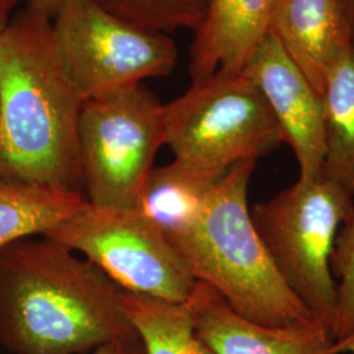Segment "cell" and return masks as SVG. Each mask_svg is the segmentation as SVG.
<instances>
[{"label": "cell", "mask_w": 354, "mask_h": 354, "mask_svg": "<svg viewBox=\"0 0 354 354\" xmlns=\"http://www.w3.org/2000/svg\"><path fill=\"white\" fill-rule=\"evenodd\" d=\"M163 108L142 83L83 102L77 133L89 203L137 206L156 152L165 145Z\"/></svg>", "instance_id": "8992f818"}, {"label": "cell", "mask_w": 354, "mask_h": 354, "mask_svg": "<svg viewBox=\"0 0 354 354\" xmlns=\"http://www.w3.org/2000/svg\"><path fill=\"white\" fill-rule=\"evenodd\" d=\"M51 28L61 64L83 102L169 75L177 64L172 38L127 23L99 0H61Z\"/></svg>", "instance_id": "52a82bcc"}, {"label": "cell", "mask_w": 354, "mask_h": 354, "mask_svg": "<svg viewBox=\"0 0 354 354\" xmlns=\"http://www.w3.org/2000/svg\"><path fill=\"white\" fill-rule=\"evenodd\" d=\"M225 174L175 158L169 165L152 168L136 207L171 238L197 218Z\"/></svg>", "instance_id": "4fadbf2b"}, {"label": "cell", "mask_w": 354, "mask_h": 354, "mask_svg": "<svg viewBox=\"0 0 354 354\" xmlns=\"http://www.w3.org/2000/svg\"><path fill=\"white\" fill-rule=\"evenodd\" d=\"M243 74L263 92L294 151L299 178L324 176V112L322 96L291 61L273 33L254 50Z\"/></svg>", "instance_id": "9c48e42d"}, {"label": "cell", "mask_w": 354, "mask_h": 354, "mask_svg": "<svg viewBox=\"0 0 354 354\" xmlns=\"http://www.w3.org/2000/svg\"><path fill=\"white\" fill-rule=\"evenodd\" d=\"M83 99L55 49L51 19L26 10L0 32V185L83 188Z\"/></svg>", "instance_id": "6da1fadb"}, {"label": "cell", "mask_w": 354, "mask_h": 354, "mask_svg": "<svg viewBox=\"0 0 354 354\" xmlns=\"http://www.w3.org/2000/svg\"><path fill=\"white\" fill-rule=\"evenodd\" d=\"M134 327L124 290L46 236L0 250V344L13 354H83Z\"/></svg>", "instance_id": "7a4b0ae2"}, {"label": "cell", "mask_w": 354, "mask_h": 354, "mask_svg": "<svg viewBox=\"0 0 354 354\" xmlns=\"http://www.w3.org/2000/svg\"><path fill=\"white\" fill-rule=\"evenodd\" d=\"M276 0H207L194 30L189 74L197 82L215 73L241 74L269 33Z\"/></svg>", "instance_id": "7c38bea8"}, {"label": "cell", "mask_w": 354, "mask_h": 354, "mask_svg": "<svg viewBox=\"0 0 354 354\" xmlns=\"http://www.w3.org/2000/svg\"><path fill=\"white\" fill-rule=\"evenodd\" d=\"M342 6H344V10L345 13L349 19V23L352 26V30H353L354 37V0H342Z\"/></svg>", "instance_id": "603a6c76"}, {"label": "cell", "mask_w": 354, "mask_h": 354, "mask_svg": "<svg viewBox=\"0 0 354 354\" xmlns=\"http://www.w3.org/2000/svg\"><path fill=\"white\" fill-rule=\"evenodd\" d=\"M256 160L228 168L188 227L168 238L198 282L241 317L283 327L317 320L279 276L248 207Z\"/></svg>", "instance_id": "3957f363"}, {"label": "cell", "mask_w": 354, "mask_h": 354, "mask_svg": "<svg viewBox=\"0 0 354 354\" xmlns=\"http://www.w3.org/2000/svg\"><path fill=\"white\" fill-rule=\"evenodd\" d=\"M324 112V176L354 200V45L335 64L322 92Z\"/></svg>", "instance_id": "5bb4252c"}, {"label": "cell", "mask_w": 354, "mask_h": 354, "mask_svg": "<svg viewBox=\"0 0 354 354\" xmlns=\"http://www.w3.org/2000/svg\"><path fill=\"white\" fill-rule=\"evenodd\" d=\"M269 32L320 96L329 71L354 45L342 0H276Z\"/></svg>", "instance_id": "8fae6325"}, {"label": "cell", "mask_w": 354, "mask_h": 354, "mask_svg": "<svg viewBox=\"0 0 354 354\" xmlns=\"http://www.w3.org/2000/svg\"><path fill=\"white\" fill-rule=\"evenodd\" d=\"M250 213L279 276L332 333L337 285L330 259L339 230L354 214L353 197L328 177L298 178Z\"/></svg>", "instance_id": "277c9868"}, {"label": "cell", "mask_w": 354, "mask_h": 354, "mask_svg": "<svg viewBox=\"0 0 354 354\" xmlns=\"http://www.w3.org/2000/svg\"><path fill=\"white\" fill-rule=\"evenodd\" d=\"M187 304L198 337L214 354H333V336L319 320L263 326L236 314L213 288L198 281Z\"/></svg>", "instance_id": "30bf717a"}, {"label": "cell", "mask_w": 354, "mask_h": 354, "mask_svg": "<svg viewBox=\"0 0 354 354\" xmlns=\"http://www.w3.org/2000/svg\"><path fill=\"white\" fill-rule=\"evenodd\" d=\"M124 306L146 354H214L198 337L188 304L124 291Z\"/></svg>", "instance_id": "2e32d148"}, {"label": "cell", "mask_w": 354, "mask_h": 354, "mask_svg": "<svg viewBox=\"0 0 354 354\" xmlns=\"http://www.w3.org/2000/svg\"><path fill=\"white\" fill-rule=\"evenodd\" d=\"M23 0H0V32H3L10 24L13 17V10Z\"/></svg>", "instance_id": "44dd1931"}, {"label": "cell", "mask_w": 354, "mask_h": 354, "mask_svg": "<svg viewBox=\"0 0 354 354\" xmlns=\"http://www.w3.org/2000/svg\"><path fill=\"white\" fill-rule=\"evenodd\" d=\"M92 354H146L145 345L136 329L104 342Z\"/></svg>", "instance_id": "d6986e66"}, {"label": "cell", "mask_w": 354, "mask_h": 354, "mask_svg": "<svg viewBox=\"0 0 354 354\" xmlns=\"http://www.w3.org/2000/svg\"><path fill=\"white\" fill-rule=\"evenodd\" d=\"M42 236L83 253L131 294L187 304L197 283L176 248L137 207H102L86 200Z\"/></svg>", "instance_id": "ba28073f"}, {"label": "cell", "mask_w": 354, "mask_h": 354, "mask_svg": "<svg viewBox=\"0 0 354 354\" xmlns=\"http://www.w3.org/2000/svg\"><path fill=\"white\" fill-rule=\"evenodd\" d=\"M165 145L176 159L219 172L285 143L263 92L247 75L215 73L163 108Z\"/></svg>", "instance_id": "5b68a950"}, {"label": "cell", "mask_w": 354, "mask_h": 354, "mask_svg": "<svg viewBox=\"0 0 354 354\" xmlns=\"http://www.w3.org/2000/svg\"><path fill=\"white\" fill-rule=\"evenodd\" d=\"M330 268L337 285V313L332 336L339 342L354 333V214L339 230Z\"/></svg>", "instance_id": "ac0fdd59"}, {"label": "cell", "mask_w": 354, "mask_h": 354, "mask_svg": "<svg viewBox=\"0 0 354 354\" xmlns=\"http://www.w3.org/2000/svg\"><path fill=\"white\" fill-rule=\"evenodd\" d=\"M61 0H29L28 8L51 19L57 11Z\"/></svg>", "instance_id": "ffe728a7"}, {"label": "cell", "mask_w": 354, "mask_h": 354, "mask_svg": "<svg viewBox=\"0 0 354 354\" xmlns=\"http://www.w3.org/2000/svg\"><path fill=\"white\" fill-rule=\"evenodd\" d=\"M109 12L133 26L169 33L180 28L196 30L207 0H99Z\"/></svg>", "instance_id": "e0dca14e"}, {"label": "cell", "mask_w": 354, "mask_h": 354, "mask_svg": "<svg viewBox=\"0 0 354 354\" xmlns=\"http://www.w3.org/2000/svg\"><path fill=\"white\" fill-rule=\"evenodd\" d=\"M333 354H354V333L351 336L335 342L333 349H332Z\"/></svg>", "instance_id": "7402d4cb"}, {"label": "cell", "mask_w": 354, "mask_h": 354, "mask_svg": "<svg viewBox=\"0 0 354 354\" xmlns=\"http://www.w3.org/2000/svg\"><path fill=\"white\" fill-rule=\"evenodd\" d=\"M84 203L82 193L0 185V250L21 238L45 235Z\"/></svg>", "instance_id": "9a60e30c"}]
</instances>
